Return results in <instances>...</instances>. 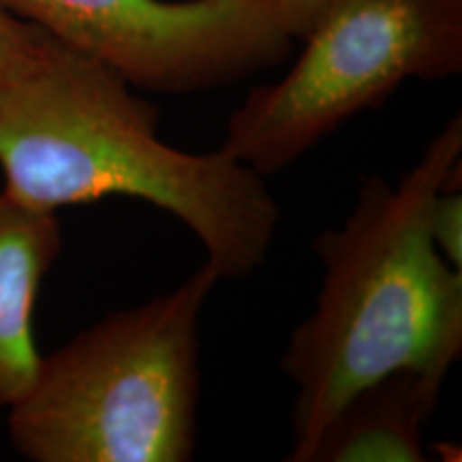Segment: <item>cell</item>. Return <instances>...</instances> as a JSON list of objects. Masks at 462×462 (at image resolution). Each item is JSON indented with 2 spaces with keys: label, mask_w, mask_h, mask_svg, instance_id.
Segmentation results:
<instances>
[{
  "label": "cell",
  "mask_w": 462,
  "mask_h": 462,
  "mask_svg": "<svg viewBox=\"0 0 462 462\" xmlns=\"http://www.w3.org/2000/svg\"><path fill=\"white\" fill-rule=\"evenodd\" d=\"M3 190L37 210L137 199L180 221L218 279L259 270L279 234L265 178L221 148L184 152L159 137V107L112 67L45 32L0 84Z\"/></svg>",
  "instance_id": "1"
},
{
  "label": "cell",
  "mask_w": 462,
  "mask_h": 462,
  "mask_svg": "<svg viewBox=\"0 0 462 462\" xmlns=\"http://www.w3.org/2000/svg\"><path fill=\"white\" fill-rule=\"evenodd\" d=\"M462 165L456 114L392 184L371 176L354 210L321 231L323 265L313 313L289 337L281 371L293 383L289 462H309L338 409L401 371L446 379L462 356V270L430 236L437 193Z\"/></svg>",
  "instance_id": "2"
},
{
  "label": "cell",
  "mask_w": 462,
  "mask_h": 462,
  "mask_svg": "<svg viewBox=\"0 0 462 462\" xmlns=\"http://www.w3.org/2000/svg\"><path fill=\"white\" fill-rule=\"evenodd\" d=\"M221 281L204 263L173 291L103 317L42 357L9 407L32 462H187L198 449L199 323Z\"/></svg>",
  "instance_id": "3"
},
{
  "label": "cell",
  "mask_w": 462,
  "mask_h": 462,
  "mask_svg": "<svg viewBox=\"0 0 462 462\" xmlns=\"http://www.w3.org/2000/svg\"><path fill=\"white\" fill-rule=\"evenodd\" d=\"M274 84L229 114L223 152L263 178L291 167L409 79L462 73V0H332Z\"/></svg>",
  "instance_id": "4"
},
{
  "label": "cell",
  "mask_w": 462,
  "mask_h": 462,
  "mask_svg": "<svg viewBox=\"0 0 462 462\" xmlns=\"http://www.w3.org/2000/svg\"><path fill=\"white\" fill-rule=\"evenodd\" d=\"M0 9L159 95L242 82L293 50L262 0H0Z\"/></svg>",
  "instance_id": "5"
},
{
  "label": "cell",
  "mask_w": 462,
  "mask_h": 462,
  "mask_svg": "<svg viewBox=\"0 0 462 462\" xmlns=\"http://www.w3.org/2000/svg\"><path fill=\"white\" fill-rule=\"evenodd\" d=\"M60 251L58 212L0 190V409L14 407L37 377L43 356L34 343V304Z\"/></svg>",
  "instance_id": "6"
},
{
  "label": "cell",
  "mask_w": 462,
  "mask_h": 462,
  "mask_svg": "<svg viewBox=\"0 0 462 462\" xmlns=\"http://www.w3.org/2000/svg\"><path fill=\"white\" fill-rule=\"evenodd\" d=\"M441 377L401 371L357 390L334 415L309 462H424Z\"/></svg>",
  "instance_id": "7"
},
{
  "label": "cell",
  "mask_w": 462,
  "mask_h": 462,
  "mask_svg": "<svg viewBox=\"0 0 462 462\" xmlns=\"http://www.w3.org/2000/svg\"><path fill=\"white\" fill-rule=\"evenodd\" d=\"M462 165L456 167L437 193L430 210V236L435 248L456 270H462Z\"/></svg>",
  "instance_id": "8"
},
{
  "label": "cell",
  "mask_w": 462,
  "mask_h": 462,
  "mask_svg": "<svg viewBox=\"0 0 462 462\" xmlns=\"http://www.w3.org/2000/svg\"><path fill=\"white\" fill-rule=\"evenodd\" d=\"M45 31L0 9V84L34 54Z\"/></svg>",
  "instance_id": "9"
},
{
  "label": "cell",
  "mask_w": 462,
  "mask_h": 462,
  "mask_svg": "<svg viewBox=\"0 0 462 462\" xmlns=\"http://www.w3.org/2000/svg\"><path fill=\"white\" fill-rule=\"evenodd\" d=\"M276 15L281 26L293 42L302 39L319 15L332 5V0H262Z\"/></svg>",
  "instance_id": "10"
},
{
  "label": "cell",
  "mask_w": 462,
  "mask_h": 462,
  "mask_svg": "<svg viewBox=\"0 0 462 462\" xmlns=\"http://www.w3.org/2000/svg\"><path fill=\"white\" fill-rule=\"evenodd\" d=\"M435 452L439 454V458L448 460V462H458L460 460V448H456L454 443H443L439 441L435 446Z\"/></svg>",
  "instance_id": "11"
}]
</instances>
